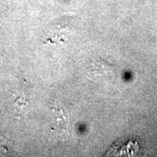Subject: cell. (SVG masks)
<instances>
[{"label":"cell","mask_w":157,"mask_h":157,"mask_svg":"<svg viewBox=\"0 0 157 157\" xmlns=\"http://www.w3.org/2000/svg\"><path fill=\"white\" fill-rule=\"evenodd\" d=\"M93 71L98 75L106 77H109L114 73L113 66L103 60H97L96 62H94Z\"/></svg>","instance_id":"1"},{"label":"cell","mask_w":157,"mask_h":157,"mask_svg":"<svg viewBox=\"0 0 157 157\" xmlns=\"http://www.w3.org/2000/svg\"><path fill=\"white\" fill-rule=\"evenodd\" d=\"M57 121L59 124V126H60L62 128H66L68 124L67 117L64 114L63 111L62 110H60L58 112V117H57Z\"/></svg>","instance_id":"2"}]
</instances>
